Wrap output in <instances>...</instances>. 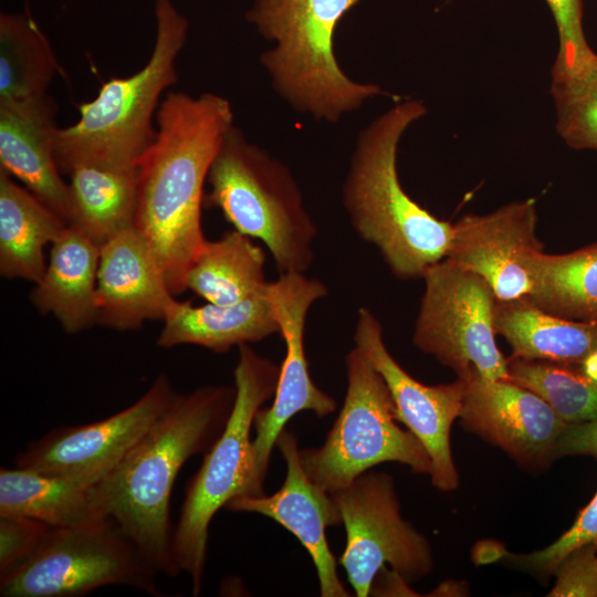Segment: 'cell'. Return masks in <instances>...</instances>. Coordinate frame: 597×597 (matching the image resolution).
I'll use <instances>...</instances> for the list:
<instances>
[{"label": "cell", "mask_w": 597, "mask_h": 597, "mask_svg": "<svg viewBox=\"0 0 597 597\" xmlns=\"http://www.w3.org/2000/svg\"><path fill=\"white\" fill-rule=\"evenodd\" d=\"M232 126V108L224 97L168 92L156 114V136L137 163L134 227L175 296L187 290V272L207 241L201 226L203 186Z\"/></svg>", "instance_id": "obj_1"}, {"label": "cell", "mask_w": 597, "mask_h": 597, "mask_svg": "<svg viewBox=\"0 0 597 597\" xmlns=\"http://www.w3.org/2000/svg\"><path fill=\"white\" fill-rule=\"evenodd\" d=\"M235 388L198 387L179 394L96 489L102 506L159 570L180 574L172 551V489L184 464L206 453L224 430Z\"/></svg>", "instance_id": "obj_2"}, {"label": "cell", "mask_w": 597, "mask_h": 597, "mask_svg": "<svg viewBox=\"0 0 597 597\" xmlns=\"http://www.w3.org/2000/svg\"><path fill=\"white\" fill-rule=\"evenodd\" d=\"M427 113L419 101L397 103L359 135L343 186V205L360 239L375 245L401 280L422 277L449 252L454 226L417 203L402 188L398 145Z\"/></svg>", "instance_id": "obj_3"}, {"label": "cell", "mask_w": 597, "mask_h": 597, "mask_svg": "<svg viewBox=\"0 0 597 597\" xmlns=\"http://www.w3.org/2000/svg\"><path fill=\"white\" fill-rule=\"evenodd\" d=\"M156 35L143 67L105 82L96 96L77 105L80 117L60 128L55 160L62 175L75 167H136L156 136L161 96L177 82V57L189 22L171 0H155Z\"/></svg>", "instance_id": "obj_4"}, {"label": "cell", "mask_w": 597, "mask_h": 597, "mask_svg": "<svg viewBox=\"0 0 597 597\" xmlns=\"http://www.w3.org/2000/svg\"><path fill=\"white\" fill-rule=\"evenodd\" d=\"M360 0H254L247 19L275 42L261 56L273 86L296 109L336 122L381 93L352 81L334 54L342 17Z\"/></svg>", "instance_id": "obj_5"}, {"label": "cell", "mask_w": 597, "mask_h": 597, "mask_svg": "<svg viewBox=\"0 0 597 597\" xmlns=\"http://www.w3.org/2000/svg\"><path fill=\"white\" fill-rule=\"evenodd\" d=\"M203 203L270 251L281 273H305L317 228L289 167L232 126L210 166Z\"/></svg>", "instance_id": "obj_6"}, {"label": "cell", "mask_w": 597, "mask_h": 597, "mask_svg": "<svg viewBox=\"0 0 597 597\" xmlns=\"http://www.w3.org/2000/svg\"><path fill=\"white\" fill-rule=\"evenodd\" d=\"M280 367L249 344L239 346L233 370L235 399L227 426L205 453L189 480L174 530L172 551L180 573L188 575L193 596L202 588L209 526L216 513L243 495L251 469L253 421L273 397Z\"/></svg>", "instance_id": "obj_7"}, {"label": "cell", "mask_w": 597, "mask_h": 597, "mask_svg": "<svg viewBox=\"0 0 597 597\" xmlns=\"http://www.w3.org/2000/svg\"><path fill=\"white\" fill-rule=\"evenodd\" d=\"M347 389L341 411L317 448L300 449L307 476L333 493L384 462L428 473L431 460L419 439L397 422L386 383L356 346L346 357Z\"/></svg>", "instance_id": "obj_8"}, {"label": "cell", "mask_w": 597, "mask_h": 597, "mask_svg": "<svg viewBox=\"0 0 597 597\" xmlns=\"http://www.w3.org/2000/svg\"><path fill=\"white\" fill-rule=\"evenodd\" d=\"M159 570L107 516L50 527L23 562L0 573L2 597H75L123 585L159 596Z\"/></svg>", "instance_id": "obj_9"}, {"label": "cell", "mask_w": 597, "mask_h": 597, "mask_svg": "<svg viewBox=\"0 0 597 597\" xmlns=\"http://www.w3.org/2000/svg\"><path fill=\"white\" fill-rule=\"evenodd\" d=\"M422 279L415 346L457 378L510 379L507 359L495 341L496 297L488 282L447 258L430 265Z\"/></svg>", "instance_id": "obj_10"}, {"label": "cell", "mask_w": 597, "mask_h": 597, "mask_svg": "<svg viewBox=\"0 0 597 597\" xmlns=\"http://www.w3.org/2000/svg\"><path fill=\"white\" fill-rule=\"evenodd\" d=\"M331 494L346 531V545L338 563L355 596H368L386 565L406 583L430 573L433 568L431 547L427 538L401 517L389 474L368 470Z\"/></svg>", "instance_id": "obj_11"}, {"label": "cell", "mask_w": 597, "mask_h": 597, "mask_svg": "<svg viewBox=\"0 0 597 597\" xmlns=\"http://www.w3.org/2000/svg\"><path fill=\"white\" fill-rule=\"evenodd\" d=\"M327 294L323 282L305 273H281L269 283L268 296L285 344V356L273 401L261 408L254 418L251 448V469L243 495L264 494L263 486L270 458L277 437L287 421L301 411H313L323 418L335 411L333 397L313 381L304 345L307 313L316 301Z\"/></svg>", "instance_id": "obj_12"}, {"label": "cell", "mask_w": 597, "mask_h": 597, "mask_svg": "<svg viewBox=\"0 0 597 597\" xmlns=\"http://www.w3.org/2000/svg\"><path fill=\"white\" fill-rule=\"evenodd\" d=\"M178 395L167 375L160 374L130 406L98 421L50 430L29 442L15 455L14 464L97 483L124 459Z\"/></svg>", "instance_id": "obj_13"}, {"label": "cell", "mask_w": 597, "mask_h": 597, "mask_svg": "<svg viewBox=\"0 0 597 597\" xmlns=\"http://www.w3.org/2000/svg\"><path fill=\"white\" fill-rule=\"evenodd\" d=\"M354 341L386 383L397 420L428 452L433 486L444 492L455 490L459 474L452 458L450 431L461 412L465 381L457 378L450 384L428 386L410 376L389 353L381 325L367 307L358 308Z\"/></svg>", "instance_id": "obj_14"}, {"label": "cell", "mask_w": 597, "mask_h": 597, "mask_svg": "<svg viewBox=\"0 0 597 597\" xmlns=\"http://www.w3.org/2000/svg\"><path fill=\"white\" fill-rule=\"evenodd\" d=\"M533 199L507 203L486 214H467L454 223L447 259L488 282L496 300L526 297L543 244L536 237Z\"/></svg>", "instance_id": "obj_15"}, {"label": "cell", "mask_w": 597, "mask_h": 597, "mask_svg": "<svg viewBox=\"0 0 597 597\" xmlns=\"http://www.w3.org/2000/svg\"><path fill=\"white\" fill-rule=\"evenodd\" d=\"M464 381L459 418L469 431L530 471L556 460V443L568 423L543 398L511 379Z\"/></svg>", "instance_id": "obj_16"}, {"label": "cell", "mask_w": 597, "mask_h": 597, "mask_svg": "<svg viewBox=\"0 0 597 597\" xmlns=\"http://www.w3.org/2000/svg\"><path fill=\"white\" fill-rule=\"evenodd\" d=\"M275 446L285 463L282 486L271 495H239L224 509L268 516L292 533L308 553L318 578L322 597H349L337 573V561L326 537L328 526L342 523L331 493L316 485L301 463L296 437L284 429Z\"/></svg>", "instance_id": "obj_17"}, {"label": "cell", "mask_w": 597, "mask_h": 597, "mask_svg": "<svg viewBox=\"0 0 597 597\" xmlns=\"http://www.w3.org/2000/svg\"><path fill=\"white\" fill-rule=\"evenodd\" d=\"M149 244L132 226L101 247L95 324L117 331L163 321L175 301Z\"/></svg>", "instance_id": "obj_18"}, {"label": "cell", "mask_w": 597, "mask_h": 597, "mask_svg": "<svg viewBox=\"0 0 597 597\" xmlns=\"http://www.w3.org/2000/svg\"><path fill=\"white\" fill-rule=\"evenodd\" d=\"M59 105L49 94L0 102V170L14 177L66 224L69 184L55 160Z\"/></svg>", "instance_id": "obj_19"}, {"label": "cell", "mask_w": 597, "mask_h": 597, "mask_svg": "<svg viewBox=\"0 0 597 597\" xmlns=\"http://www.w3.org/2000/svg\"><path fill=\"white\" fill-rule=\"evenodd\" d=\"M163 322L158 346L197 345L217 354L279 333L268 287L230 305H193L191 301L175 300Z\"/></svg>", "instance_id": "obj_20"}, {"label": "cell", "mask_w": 597, "mask_h": 597, "mask_svg": "<svg viewBox=\"0 0 597 597\" xmlns=\"http://www.w3.org/2000/svg\"><path fill=\"white\" fill-rule=\"evenodd\" d=\"M100 252L98 244L67 226L51 244L46 269L31 291L36 310L52 314L69 334L95 324Z\"/></svg>", "instance_id": "obj_21"}, {"label": "cell", "mask_w": 597, "mask_h": 597, "mask_svg": "<svg viewBox=\"0 0 597 597\" xmlns=\"http://www.w3.org/2000/svg\"><path fill=\"white\" fill-rule=\"evenodd\" d=\"M3 515L31 517L51 527L107 517L96 483L17 465L0 470V516Z\"/></svg>", "instance_id": "obj_22"}, {"label": "cell", "mask_w": 597, "mask_h": 597, "mask_svg": "<svg viewBox=\"0 0 597 597\" xmlns=\"http://www.w3.org/2000/svg\"><path fill=\"white\" fill-rule=\"evenodd\" d=\"M494 328L511 346V357L582 364L597 350V324L556 316L527 297L496 300Z\"/></svg>", "instance_id": "obj_23"}, {"label": "cell", "mask_w": 597, "mask_h": 597, "mask_svg": "<svg viewBox=\"0 0 597 597\" xmlns=\"http://www.w3.org/2000/svg\"><path fill=\"white\" fill-rule=\"evenodd\" d=\"M66 222L25 187L0 170V273L36 283L46 264L44 248L66 229Z\"/></svg>", "instance_id": "obj_24"}, {"label": "cell", "mask_w": 597, "mask_h": 597, "mask_svg": "<svg viewBox=\"0 0 597 597\" xmlns=\"http://www.w3.org/2000/svg\"><path fill=\"white\" fill-rule=\"evenodd\" d=\"M67 176L72 206L67 226L100 247L134 226L137 166L111 168L82 165Z\"/></svg>", "instance_id": "obj_25"}, {"label": "cell", "mask_w": 597, "mask_h": 597, "mask_svg": "<svg viewBox=\"0 0 597 597\" xmlns=\"http://www.w3.org/2000/svg\"><path fill=\"white\" fill-rule=\"evenodd\" d=\"M264 266L263 249L231 230L205 242L187 272L186 287L207 303L234 304L268 287Z\"/></svg>", "instance_id": "obj_26"}, {"label": "cell", "mask_w": 597, "mask_h": 597, "mask_svg": "<svg viewBox=\"0 0 597 597\" xmlns=\"http://www.w3.org/2000/svg\"><path fill=\"white\" fill-rule=\"evenodd\" d=\"M556 316L597 324V242L564 254H538L526 296Z\"/></svg>", "instance_id": "obj_27"}, {"label": "cell", "mask_w": 597, "mask_h": 597, "mask_svg": "<svg viewBox=\"0 0 597 597\" xmlns=\"http://www.w3.org/2000/svg\"><path fill=\"white\" fill-rule=\"evenodd\" d=\"M60 66L30 13H0V102L44 95Z\"/></svg>", "instance_id": "obj_28"}, {"label": "cell", "mask_w": 597, "mask_h": 597, "mask_svg": "<svg viewBox=\"0 0 597 597\" xmlns=\"http://www.w3.org/2000/svg\"><path fill=\"white\" fill-rule=\"evenodd\" d=\"M566 365L507 358L510 379L543 398L565 422L597 420V380Z\"/></svg>", "instance_id": "obj_29"}, {"label": "cell", "mask_w": 597, "mask_h": 597, "mask_svg": "<svg viewBox=\"0 0 597 597\" xmlns=\"http://www.w3.org/2000/svg\"><path fill=\"white\" fill-rule=\"evenodd\" d=\"M556 132L573 149L597 151V54L584 67L552 75Z\"/></svg>", "instance_id": "obj_30"}, {"label": "cell", "mask_w": 597, "mask_h": 597, "mask_svg": "<svg viewBox=\"0 0 597 597\" xmlns=\"http://www.w3.org/2000/svg\"><path fill=\"white\" fill-rule=\"evenodd\" d=\"M590 543L597 544V492L579 512L573 525L551 545L530 554L507 553L506 557L521 568L541 577H548L555 573L568 553Z\"/></svg>", "instance_id": "obj_31"}, {"label": "cell", "mask_w": 597, "mask_h": 597, "mask_svg": "<svg viewBox=\"0 0 597 597\" xmlns=\"http://www.w3.org/2000/svg\"><path fill=\"white\" fill-rule=\"evenodd\" d=\"M554 17L558 50L552 75L575 72L588 64L596 55L587 43L583 25V0H545Z\"/></svg>", "instance_id": "obj_32"}, {"label": "cell", "mask_w": 597, "mask_h": 597, "mask_svg": "<svg viewBox=\"0 0 597 597\" xmlns=\"http://www.w3.org/2000/svg\"><path fill=\"white\" fill-rule=\"evenodd\" d=\"M548 597H597V544L582 545L559 563Z\"/></svg>", "instance_id": "obj_33"}, {"label": "cell", "mask_w": 597, "mask_h": 597, "mask_svg": "<svg viewBox=\"0 0 597 597\" xmlns=\"http://www.w3.org/2000/svg\"><path fill=\"white\" fill-rule=\"evenodd\" d=\"M51 526L25 516H0V573L28 558Z\"/></svg>", "instance_id": "obj_34"}, {"label": "cell", "mask_w": 597, "mask_h": 597, "mask_svg": "<svg viewBox=\"0 0 597 597\" xmlns=\"http://www.w3.org/2000/svg\"><path fill=\"white\" fill-rule=\"evenodd\" d=\"M556 459L565 455L597 457V420L568 423L555 449Z\"/></svg>", "instance_id": "obj_35"}, {"label": "cell", "mask_w": 597, "mask_h": 597, "mask_svg": "<svg viewBox=\"0 0 597 597\" xmlns=\"http://www.w3.org/2000/svg\"><path fill=\"white\" fill-rule=\"evenodd\" d=\"M507 553L503 545L492 541H483L478 543L473 549V559L476 564H486L506 557Z\"/></svg>", "instance_id": "obj_36"}, {"label": "cell", "mask_w": 597, "mask_h": 597, "mask_svg": "<svg viewBox=\"0 0 597 597\" xmlns=\"http://www.w3.org/2000/svg\"><path fill=\"white\" fill-rule=\"evenodd\" d=\"M582 371L597 380V350L590 354L582 364Z\"/></svg>", "instance_id": "obj_37"}]
</instances>
